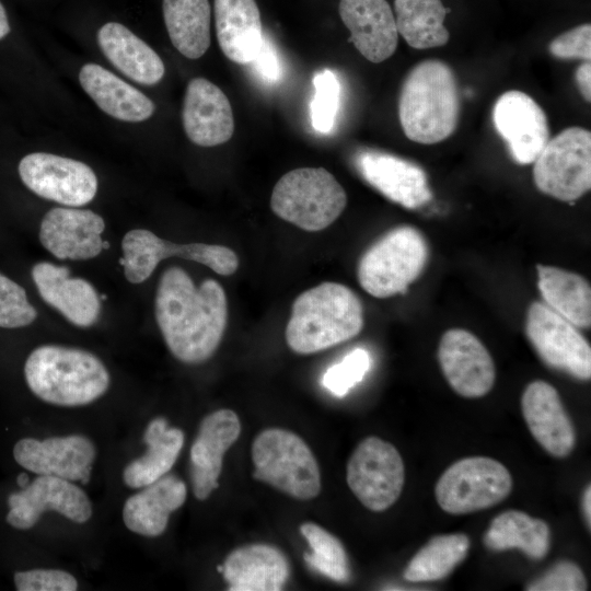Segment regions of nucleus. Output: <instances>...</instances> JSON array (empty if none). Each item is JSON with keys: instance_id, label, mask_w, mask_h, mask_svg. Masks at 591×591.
Returning a JSON list of instances; mask_svg holds the SVG:
<instances>
[{"instance_id": "nucleus-9", "label": "nucleus", "mask_w": 591, "mask_h": 591, "mask_svg": "<svg viewBox=\"0 0 591 591\" xmlns=\"http://www.w3.org/2000/svg\"><path fill=\"white\" fill-rule=\"evenodd\" d=\"M511 488L512 478L503 464L487 456H471L443 472L434 494L443 511L466 514L501 502Z\"/></svg>"}, {"instance_id": "nucleus-2", "label": "nucleus", "mask_w": 591, "mask_h": 591, "mask_svg": "<svg viewBox=\"0 0 591 591\" xmlns=\"http://www.w3.org/2000/svg\"><path fill=\"white\" fill-rule=\"evenodd\" d=\"M363 326L360 299L348 287L323 282L293 302L286 340L297 354L325 350L357 336Z\"/></svg>"}, {"instance_id": "nucleus-3", "label": "nucleus", "mask_w": 591, "mask_h": 591, "mask_svg": "<svg viewBox=\"0 0 591 591\" xmlns=\"http://www.w3.org/2000/svg\"><path fill=\"white\" fill-rule=\"evenodd\" d=\"M459 113L457 82L449 65L430 59L408 72L398 101L401 126L408 139L422 144L447 139L457 126Z\"/></svg>"}, {"instance_id": "nucleus-8", "label": "nucleus", "mask_w": 591, "mask_h": 591, "mask_svg": "<svg viewBox=\"0 0 591 591\" xmlns=\"http://www.w3.org/2000/svg\"><path fill=\"white\" fill-rule=\"evenodd\" d=\"M536 187L558 200L573 204L591 188V134L569 127L547 141L533 162Z\"/></svg>"}, {"instance_id": "nucleus-5", "label": "nucleus", "mask_w": 591, "mask_h": 591, "mask_svg": "<svg viewBox=\"0 0 591 591\" xmlns=\"http://www.w3.org/2000/svg\"><path fill=\"white\" fill-rule=\"evenodd\" d=\"M253 477L286 495L310 500L321 491L318 463L309 445L292 431L268 428L252 444Z\"/></svg>"}, {"instance_id": "nucleus-48", "label": "nucleus", "mask_w": 591, "mask_h": 591, "mask_svg": "<svg viewBox=\"0 0 591 591\" xmlns=\"http://www.w3.org/2000/svg\"><path fill=\"white\" fill-rule=\"evenodd\" d=\"M109 247V244L107 241H103V250H106Z\"/></svg>"}, {"instance_id": "nucleus-4", "label": "nucleus", "mask_w": 591, "mask_h": 591, "mask_svg": "<svg viewBox=\"0 0 591 591\" xmlns=\"http://www.w3.org/2000/svg\"><path fill=\"white\" fill-rule=\"evenodd\" d=\"M24 375L34 395L63 407L96 401L111 383L106 367L95 355L59 345L35 348L25 361Z\"/></svg>"}, {"instance_id": "nucleus-47", "label": "nucleus", "mask_w": 591, "mask_h": 591, "mask_svg": "<svg viewBox=\"0 0 591 591\" xmlns=\"http://www.w3.org/2000/svg\"><path fill=\"white\" fill-rule=\"evenodd\" d=\"M16 482L21 488L26 487L30 484L28 475L26 473H21L18 476Z\"/></svg>"}, {"instance_id": "nucleus-45", "label": "nucleus", "mask_w": 591, "mask_h": 591, "mask_svg": "<svg viewBox=\"0 0 591 591\" xmlns=\"http://www.w3.org/2000/svg\"><path fill=\"white\" fill-rule=\"evenodd\" d=\"M582 510L588 529L591 526V487L588 485L583 491Z\"/></svg>"}, {"instance_id": "nucleus-40", "label": "nucleus", "mask_w": 591, "mask_h": 591, "mask_svg": "<svg viewBox=\"0 0 591 591\" xmlns=\"http://www.w3.org/2000/svg\"><path fill=\"white\" fill-rule=\"evenodd\" d=\"M528 591H584L586 577L578 565L569 560L555 564L540 578L531 581Z\"/></svg>"}, {"instance_id": "nucleus-33", "label": "nucleus", "mask_w": 591, "mask_h": 591, "mask_svg": "<svg viewBox=\"0 0 591 591\" xmlns=\"http://www.w3.org/2000/svg\"><path fill=\"white\" fill-rule=\"evenodd\" d=\"M164 23L174 47L185 57L197 59L210 46L208 0H163Z\"/></svg>"}, {"instance_id": "nucleus-37", "label": "nucleus", "mask_w": 591, "mask_h": 591, "mask_svg": "<svg viewBox=\"0 0 591 591\" xmlns=\"http://www.w3.org/2000/svg\"><path fill=\"white\" fill-rule=\"evenodd\" d=\"M314 95L311 102V123L321 134H328L334 127L339 106L340 84L336 74L323 69L313 78Z\"/></svg>"}, {"instance_id": "nucleus-38", "label": "nucleus", "mask_w": 591, "mask_h": 591, "mask_svg": "<svg viewBox=\"0 0 591 591\" xmlns=\"http://www.w3.org/2000/svg\"><path fill=\"white\" fill-rule=\"evenodd\" d=\"M370 368V355L366 349L356 348L338 363L331 366L322 378V384L337 397L345 396L359 383Z\"/></svg>"}, {"instance_id": "nucleus-32", "label": "nucleus", "mask_w": 591, "mask_h": 591, "mask_svg": "<svg viewBox=\"0 0 591 591\" xmlns=\"http://www.w3.org/2000/svg\"><path fill=\"white\" fill-rule=\"evenodd\" d=\"M551 538L545 521L523 511L507 510L493 519L483 541L489 551L518 548L532 559H542L551 548Z\"/></svg>"}, {"instance_id": "nucleus-10", "label": "nucleus", "mask_w": 591, "mask_h": 591, "mask_svg": "<svg viewBox=\"0 0 591 591\" xmlns=\"http://www.w3.org/2000/svg\"><path fill=\"white\" fill-rule=\"evenodd\" d=\"M124 274L131 283L147 280L158 264L169 257H179L200 263L222 276L233 275L239 257L227 246L206 243L176 244L165 241L153 232L135 229L121 241Z\"/></svg>"}, {"instance_id": "nucleus-24", "label": "nucleus", "mask_w": 591, "mask_h": 591, "mask_svg": "<svg viewBox=\"0 0 591 591\" xmlns=\"http://www.w3.org/2000/svg\"><path fill=\"white\" fill-rule=\"evenodd\" d=\"M32 278L42 299L70 323L89 327L101 312V299L85 279L70 276L66 266L40 262L32 267Z\"/></svg>"}, {"instance_id": "nucleus-36", "label": "nucleus", "mask_w": 591, "mask_h": 591, "mask_svg": "<svg viewBox=\"0 0 591 591\" xmlns=\"http://www.w3.org/2000/svg\"><path fill=\"white\" fill-rule=\"evenodd\" d=\"M300 532L311 547V553L304 554L306 565L335 582L347 583L350 580L351 570L343 543L313 522L302 523Z\"/></svg>"}, {"instance_id": "nucleus-14", "label": "nucleus", "mask_w": 591, "mask_h": 591, "mask_svg": "<svg viewBox=\"0 0 591 591\" xmlns=\"http://www.w3.org/2000/svg\"><path fill=\"white\" fill-rule=\"evenodd\" d=\"M8 503L7 522L18 530L33 528L49 510L76 523H85L92 517L91 501L79 486L49 475H39L21 491L11 494Z\"/></svg>"}, {"instance_id": "nucleus-34", "label": "nucleus", "mask_w": 591, "mask_h": 591, "mask_svg": "<svg viewBox=\"0 0 591 591\" xmlns=\"http://www.w3.org/2000/svg\"><path fill=\"white\" fill-rule=\"evenodd\" d=\"M398 34L415 49L440 47L448 43L444 19L450 11L441 0H394Z\"/></svg>"}, {"instance_id": "nucleus-49", "label": "nucleus", "mask_w": 591, "mask_h": 591, "mask_svg": "<svg viewBox=\"0 0 591 591\" xmlns=\"http://www.w3.org/2000/svg\"><path fill=\"white\" fill-rule=\"evenodd\" d=\"M101 300H106V296H105V294H102V296H101Z\"/></svg>"}, {"instance_id": "nucleus-12", "label": "nucleus", "mask_w": 591, "mask_h": 591, "mask_svg": "<svg viewBox=\"0 0 591 591\" xmlns=\"http://www.w3.org/2000/svg\"><path fill=\"white\" fill-rule=\"evenodd\" d=\"M525 334L541 360L549 368L579 380L591 378V348L577 327L542 302L526 313Z\"/></svg>"}, {"instance_id": "nucleus-46", "label": "nucleus", "mask_w": 591, "mask_h": 591, "mask_svg": "<svg viewBox=\"0 0 591 591\" xmlns=\"http://www.w3.org/2000/svg\"><path fill=\"white\" fill-rule=\"evenodd\" d=\"M10 32V24L8 20L7 12L0 2V39L5 37Z\"/></svg>"}, {"instance_id": "nucleus-26", "label": "nucleus", "mask_w": 591, "mask_h": 591, "mask_svg": "<svg viewBox=\"0 0 591 591\" xmlns=\"http://www.w3.org/2000/svg\"><path fill=\"white\" fill-rule=\"evenodd\" d=\"M187 496L185 483L175 475H164L130 496L123 508L126 528L139 535H161L170 514L181 508Z\"/></svg>"}, {"instance_id": "nucleus-27", "label": "nucleus", "mask_w": 591, "mask_h": 591, "mask_svg": "<svg viewBox=\"0 0 591 591\" xmlns=\"http://www.w3.org/2000/svg\"><path fill=\"white\" fill-rule=\"evenodd\" d=\"M216 33L224 56L248 65L259 49L264 33L255 0H215Z\"/></svg>"}, {"instance_id": "nucleus-13", "label": "nucleus", "mask_w": 591, "mask_h": 591, "mask_svg": "<svg viewBox=\"0 0 591 591\" xmlns=\"http://www.w3.org/2000/svg\"><path fill=\"white\" fill-rule=\"evenodd\" d=\"M19 174L33 193L65 206L86 205L97 192V177L89 165L51 153L25 155L20 161Z\"/></svg>"}, {"instance_id": "nucleus-39", "label": "nucleus", "mask_w": 591, "mask_h": 591, "mask_svg": "<svg viewBox=\"0 0 591 591\" xmlns=\"http://www.w3.org/2000/svg\"><path fill=\"white\" fill-rule=\"evenodd\" d=\"M37 317L23 287L0 273V327L19 328Z\"/></svg>"}, {"instance_id": "nucleus-35", "label": "nucleus", "mask_w": 591, "mask_h": 591, "mask_svg": "<svg viewBox=\"0 0 591 591\" xmlns=\"http://www.w3.org/2000/svg\"><path fill=\"white\" fill-rule=\"evenodd\" d=\"M468 549L470 538L463 533L436 535L410 559L404 578L412 582L441 580L465 559Z\"/></svg>"}, {"instance_id": "nucleus-17", "label": "nucleus", "mask_w": 591, "mask_h": 591, "mask_svg": "<svg viewBox=\"0 0 591 591\" xmlns=\"http://www.w3.org/2000/svg\"><path fill=\"white\" fill-rule=\"evenodd\" d=\"M493 120L512 158L520 164L533 163L549 140L543 108L522 91L501 94L494 106Z\"/></svg>"}, {"instance_id": "nucleus-18", "label": "nucleus", "mask_w": 591, "mask_h": 591, "mask_svg": "<svg viewBox=\"0 0 591 591\" xmlns=\"http://www.w3.org/2000/svg\"><path fill=\"white\" fill-rule=\"evenodd\" d=\"M103 218L88 209H50L39 227L42 245L56 258L85 260L103 251Z\"/></svg>"}, {"instance_id": "nucleus-30", "label": "nucleus", "mask_w": 591, "mask_h": 591, "mask_svg": "<svg viewBox=\"0 0 591 591\" xmlns=\"http://www.w3.org/2000/svg\"><path fill=\"white\" fill-rule=\"evenodd\" d=\"M184 432L169 427L163 417L152 419L143 434L144 454L126 465L124 483L130 488H142L166 475L175 464L184 445Z\"/></svg>"}, {"instance_id": "nucleus-6", "label": "nucleus", "mask_w": 591, "mask_h": 591, "mask_svg": "<svg viewBox=\"0 0 591 591\" xmlns=\"http://www.w3.org/2000/svg\"><path fill=\"white\" fill-rule=\"evenodd\" d=\"M346 205L345 189L323 167H301L286 173L270 197L271 210L279 218L311 232L331 225Z\"/></svg>"}, {"instance_id": "nucleus-21", "label": "nucleus", "mask_w": 591, "mask_h": 591, "mask_svg": "<svg viewBox=\"0 0 591 591\" xmlns=\"http://www.w3.org/2000/svg\"><path fill=\"white\" fill-rule=\"evenodd\" d=\"M523 418L540 445L555 457H565L576 445V431L557 390L536 380L524 390L521 398Z\"/></svg>"}, {"instance_id": "nucleus-20", "label": "nucleus", "mask_w": 591, "mask_h": 591, "mask_svg": "<svg viewBox=\"0 0 591 591\" xmlns=\"http://www.w3.org/2000/svg\"><path fill=\"white\" fill-rule=\"evenodd\" d=\"M360 175L390 200L416 209L431 199L425 171L417 164L378 150H362L355 157Z\"/></svg>"}, {"instance_id": "nucleus-41", "label": "nucleus", "mask_w": 591, "mask_h": 591, "mask_svg": "<svg viewBox=\"0 0 591 591\" xmlns=\"http://www.w3.org/2000/svg\"><path fill=\"white\" fill-rule=\"evenodd\" d=\"M13 581L19 591H74L77 579L60 569H31L16 571Z\"/></svg>"}, {"instance_id": "nucleus-31", "label": "nucleus", "mask_w": 591, "mask_h": 591, "mask_svg": "<svg viewBox=\"0 0 591 591\" xmlns=\"http://www.w3.org/2000/svg\"><path fill=\"white\" fill-rule=\"evenodd\" d=\"M537 286L544 303L576 327L591 325V288L580 275L561 268L537 265Z\"/></svg>"}, {"instance_id": "nucleus-15", "label": "nucleus", "mask_w": 591, "mask_h": 591, "mask_svg": "<svg viewBox=\"0 0 591 591\" xmlns=\"http://www.w3.org/2000/svg\"><path fill=\"white\" fill-rule=\"evenodd\" d=\"M95 455L93 442L81 434L24 438L13 448L14 460L25 470L83 484L91 477Z\"/></svg>"}, {"instance_id": "nucleus-23", "label": "nucleus", "mask_w": 591, "mask_h": 591, "mask_svg": "<svg viewBox=\"0 0 591 591\" xmlns=\"http://www.w3.org/2000/svg\"><path fill=\"white\" fill-rule=\"evenodd\" d=\"M338 10L348 40L366 59L379 63L395 53L398 32L386 0H340Z\"/></svg>"}, {"instance_id": "nucleus-43", "label": "nucleus", "mask_w": 591, "mask_h": 591, "mask_svg": "<svg viewBox=\"0 0 591 591\" xmlns=\"http://www.w3.org/2000/svg\"><path fill=\"white\" fill-rule=\"evenodd\" d=\"M248 65L254 73L267 84L277 83L282 76L278 50L266 34H264L262 45Z\"/></svg>"}, {"instance_id": "nucleus-28", "label": "nucleus", "mask_w": 591, "mask_h": 591, "mask_svg": "<svg viewBox=\"0 0 591 591\" xmlns=\"http://www.w3.org/2000/svg\"><path fill=\"white\" fill-rule=\"evenodd\" d=\"M79 81L96 105L116 119L138 123L154 112V104L148 96L96 63H85Z\"/></svg>"}, {"instance_id": "nucleus-16", "label": "nucleus", "mask_w": 591, "mask_h": 591, "mask_svg": "<svg viewBox=\"0 0 591 591\" xmlns=\"http://www.w3.org/2000/svg\"><path fill=\"white\" fill-rule=\"evenodd\" d=\"M438 360L450 386L461 396L482 397L494 386L493 358L483 343L466 329L453 328L442 335Z\"/></svg>"}, {"instance_id": "nucleus-1", "label": "nucleus", "mask_w": 591, "mask_h": 591, "mask_svg": "<svg viewBox=\"0 0 591 591\" xmlns=\"http://www.w3.org/2000/svg\"><path fill=\"white\" fill-rule=\"evenodd\" d=\"M154 311L169 350L184 363L208 360L227 326V297L221 285L207 279L196 287L179 267L167 268L162 274Z\"/></svg>"}, {"instance_id": "nucleus-44", "label": "nucleus", "mask_w": 591, "mask_h": 591, "mask_svg": "<svg viewBox=\"0 0 591 591\" xmlns=\"http://www.w3.org/2000/svg\"><path fill=\"white\" fill-rule=\"evenodd\" d=\"M576 82L587 102L591 100V63L584 61L576 71Z\"/></svg>"}, {"instance_id": "nucleus-22", "label": "nucleus", "mask_w": 591, "mask_h": 591, "mask_svg": "<svg viewBox=\"0 0 591 591\" xmlns=\"http://www.w3.org/2000/svg\"><path fill=\"white\" fill-rule=\"evenodd\" d=\"M182 119L188 139L200 147L224 143L234 131L228 97L219 86L205 78H194L188 82Z\"/></svg>"}, {"instance_id": "nucleus-11", "label": "nucleus", "mask_w": 591, "mask_h": 591, "mask_svg": "<svg viewBox=\"0 0 591 591\" xmlns=\"http://www.w3.org/2000/svg\"><path fill=\"white\" fill-rule=\"evenodd\" d=\"M347 484L369 510L381 512L401 496L405 468L397 449L379 437L363 439L347 463Z\"/></svg>"}, {"instance_id": "nucleus-19", "label": "nucleus", "mask_w": 591, "mask_h": 591, "mask_svg": "<svg viewBox=\"0 0 591 591\" xmlns=\"http://www.w3.org/2000/svg\"><path fill=\"white\" fill-rule=\"evenodd\" d=\"M240 433V419L231 409H218L201 420L189 454L192 487L198 500L218 488L223 455Z\"/></svg>"}, {"instance_id": "nucleus-42", "label": "nucleus", "mask_w": 591, "mask_h": 591, "mask_svg": "<svg viewBox=\"0 0 591 591\" xmlns=\"http://www.w3.org/2000/svg\"><path fill=\"white\" fill-rule=\"evenodd\" d=\"M549 53L559 59H591V25L584 23L557 37L548 46Z\"/></svg>"}, {"instance_id": "nucleus-7", "label": "nucleus", "mask_w": 591, "mask_h": 591, "mask_svg": "<svg viewBox=\"0 0 591 591\" xmlns=\"http://www.w3.org/2000/svg\"><path fill=\"white\" fill-rule=\"evenodd\" d=\"M429 250L413 227H398L373 243L358 264V281L369 294L384 299L405 293L422 273Z\"/></svg>"}, {"instance_id": "nucleus-29", "label": "nucleus", "mask_w": 591, "mask_h": 591, "mask_svg": "<svg viewBox=\"0 0 591 591\" xmlns=\"http://www.w3.org/2000/svg\"><path fill=\"white\" fill-rule=\"evenodd\" d=\"M97 43L112 65L137 83L152 85L163 78L160 56L123 24H104L97 32Z\"/></svg>"}, {"instance_id": "nucleus-25", "label": "nucleus", "mask_w": 591, "mask_h": 591, "mask_svg": "<svg viewBox=\"0 0 591 591\" xmlns=\"http://www.w3.org/2000/svg\"><path fill=\"white\" fill-rule=\"evenodd\" d=\"M230 591H279L290 566L285 554L268 544H250L232 551L222 565Z\"/></svg>"}]
</instances>
